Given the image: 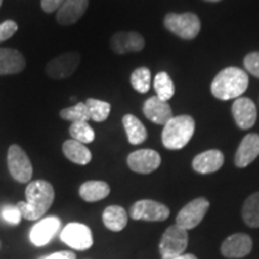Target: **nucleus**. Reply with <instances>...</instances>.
<instances>
[{
  "label": "nucleus",
  "mask_w": 259,
  "mask_h": 259,
  "mask_svg": "<svg viewBox=\"0 0 259 259\" xmlns=\"http://www.w3.org/2000/svg\"><path fill=\"white\" fill-rule=\"evenodd\" d=\"M54 189L46 180H35L28 184L25 189L27 202L17 204L22 218L28 221H37L46 213L54 202Z\"/></svg>",
  "instance_id": "1"
},
{
  "label": "nucleus",
  "mask_w": 259,
  "mask_h": 259,
  "mask_svg": "<svg viewBox=\"0 0 259 259\" xmlns=\"http://www.w3.org/2000/svg\"><path fill=\"white\" fill-rule=\"evenodd\" d=\"M248 87V76L239 67H227L218 73L211 83V93L216 99H238L246 92Z\"/></svg>",
  "instance_id": "2"
},
{
  "label": "nucleus",
  "mask_w": 259,
  "mask_h": 259,
  "mask_svg": "<svg viewBox=\"0 0 259 259\" xmlns=\"http://www.w3.org/2000/svg\"><path fill=\"white\" fill-rule=\"evenodd\" d=\"M194 134V120L190 115L173 116L162 131V144L169 150L186 147Z\"/></svg>",
  "instance_id": "3"
},
{
  "label": "nucleus",
  "mask_w": 259,
  "mask_h": 259,
  "mask_svg": "<svg viewBox=\"0 0 259 259\" xmlns=\"http://www.w3.org/2000/svg\"><path fill=\"white\" fill-rule=\"evenodd\" d=\"M164 27L170 32L183 40H193L200 31V21L198 16L186 14H168L164 17Z\"/></svg>",
  "instance_id": "4"
},
{
  "label": "nucleus",
  "mask_w": 259,
  "mask_h": 259,
  "mask_svg": "<svg viewBox=\"0 0 259 259\" xmlns=\"http://www.w3.org/2000/svg\"><path fill=\"white\" fill-rule=\"evenodd\" d=\"M189 244V234L186 229L176 225L168 227L162 235L158 250L162 257L176 258L185 253Z\"/></svg>",
  "instance_id": "5"
},
{
  "label": "nucleus",
  "mask_w": 259,
  "mask_h": 259,
  "mask_svg": "<svg viewBox=\"0 0 259 259\" xmlns=\"http://www.w3.org/2000/svg\"><path fill=\"white\" fill-rule=\"evenodd\" d=\"M60 240L77 251H87L94 244L92 229L78 222H71L60 233Z\"/></svg>",
  "instance_id": "6"
},
{
  "label": "nucleus",
  "mask_w": 259,
  "mask_h": 259,
  "mask_svg": "<svg viewBox=\"0 0 259 259\" xmlns=\"http://www.w3.org/2000/svg\"><path fill=\"white\" fill-rule=\"evenodd\" d=\"M8 167L16 181L27 184L32 178V164L28 155L19 145L14 144L8 150Z\"/></svg>",
  "instance_id": "7"
},
{
  "label": "nucleus",
  "mask_w": 259,
  "mask_h": 259,
  "mask_svg": "<svg viewBox=\"0 0 259 259\" xmlns=\"http://www.w3.org/2000/svg\"><path fill=\"white\" fill-rule=\"evenodd\" d=\"M170 210L156 200L142 199L136 202L130 210V216L136 221L161 222L169 218Z\"/></svg>",
  "instance_id": "8"
},
{
  "label": "nucleus",
  "mask_w": 259,
  "mask_h": 259,
  "mask_svg": "<svg viewBox=\"0 0 259 259\" xmlns=\"http://www.w3.org/2000/svg\"><path fill=\"white\" fill-rule=\"evenodd\" d=\"M79 63L80 56L78 52H66L47 63L46 74L52 79L67 78L76 72Z\"/></svg>",
  "instance_id": "9"
},
{
  "label": "nucleus",
  "mask_w": 259,
  "mask_h": 259,
  "mask_svg": "<svg viewBox=\"0 0 259 259\" xmlns=\"http://www.w3.org/2000/svg\"><path fill=\"white\" fill-rule=\"evenodd\" d=\"M209 206V200L203 198V197L191 200L178 213L177 225L183 227L186 231L196 228L203 221L204 216L208 212Z\"/></svg>",
  "instance_id": "10"
},
{
  "label": "nucleus",
  "mask_w": 259,
  "mask_h": 259,
  "mask_svg": "<svg viewBox=\"0 0 259 259\" xmlns=\"http://www.w3.org/2000/svg\"><path fill=\"white\" fill-rule=\"evenodd\" d=\"M127 164L135 173L150 174L160 167L161 156L157 151L151 149H141L128 155Z\"/></svg>",
  "instance_id": "11"
},
{
  "label": "nucleus",
  "mask_w": 259,
  "mask_h": 259,
  "mask_svg": "<svg viewBox=\"0 0 259 259\" xmlns=\"http://www.w3.org/2000/svg\"><path fill=\"white\" fill-rule=\"evenodd\" d=\"M61 226L60 220L56 216H48V218L41 219L37 223L32 226L29 239L32 245L42 247V246L50 244L52 239L57 235Z\"/></svg>",
  "instance_id": "12"
},
{
  "label": "nucleus",
  "mask_w": 259,
  "mask_h": 259,
  "mask_svg": "<svg viewBox=\"0 0 259 259\" xmlns=\"http://www.w3.org/2000/svg\"><path fill=\"white\" fill-rule=\"evenodd\" d=\"M233 118L241 130H248L257 121V107L247 97H238L232 106Z\"/></svg>",
  "instance_id": "13"
},
{
  "label": "nucleus",
  "mask_w": 259,
  "mask_h": 259,
  "mask_svg": "<svg viewBox=\"0 0 259 259\" xmlns=\"http://www.w3.org/2000/svg\"><path fill=\"white\" fill-rule=\"evenodd\" d=\"M145 46V40L139 32L120 31L111 38V48L116 54H126L130 52H139Z\"/></svg>",
  "instance_id": "14"
},
{
  "label": "nucleus",
  "mask_w": 259,
  "mask_h": 259,
  "mask_svg": "<svg viewBox=\"0 0 259 259\" xmlns=\"http://www.w3.org/2000/svg\"><path fill=\"white\" fill-rule=\"evenodd\" d=\"M252 251V239L244 233H236L226 239L221 245V253L226 258H242Z\"/></svg>",
  "instance_id": "15"
},
{
  "label": "nucleus",
  "mask_w": 259,
  "mask_h": 259,
  "mask_svg": "<svg viewBox=\"0 0 259 259\" xmlns=\"http://www.w3.org/2000/svg\"><path fill=\"white\" fill-rule=\"evenodd\" d=\"M143 113L150 121L157 125H166L173 118L169 103L158 99L157 96L149 97L143 105Z\"/></svg>",
  "instance_id": "16"
},
{
  "label": "nucleus",
  "mask_w": 259,
  "mask_h": 259,
  "mask_svg": "<svg viewBox=\"0 0 259 259\" xmlns=\"http://www.w3.org/2000/svg\"><path fill=\"white\" fill-rule=\"evenodd\" d=\"M259 155V135L248 134L239 145L235 154V166L239 168H245L251 164Z\"/></svg>",
  "instance_id": "17"
},
{
  "label": "nucleus",
  "mask_w": 259,
  "mask_h": 259,
  "mask_svg": "<svg viewBox=\"0 0 259 259\" xmlns=\"http://www.w3.org/2000/svg\"><path fill=\"white\" fill-rule=\"evenodd\" d=\"M225 156L218 149H211L200 153L193 158L192 167L197 173L210 174L218 171L223 166Z\"/></svg>",
  "instance_id": "18"
},
{
  "label": "nucleus",
  "mask_w": 259,
  "mask_h": 259,
  "mask_svg": "<svg viewBox=\"0 0 259 259\" xmlns=\"http://www.w3.org/2000/svg\"><path fill=\"white\" fill-rule=\"evenodd\" d=\"M89 0H65L57 14V22L61 25L76 23L88 9Z\"/></svg>",
  "instance_id": "19"
},
{
  "label": "nucleus",
  "mask_w": 259,
  "mask_h": 259,
  "mask_svg": "<svg viewBox=\"0 0 259 259\" xmlns=\"http://www.w3.org/2000/svg\"><path fill=\"white\" fill-rule=\"evenodd\" d=\"M27 61L23 54L12 48H0V76L16 74L24 70Z\"/></svg>",
  "instance_id": "20"
},
{
  "label": "nucleus",
  "mask_w": 259,
  "mask_h": 259,
  "mask_svg": "<svg viewBox=\"0 0 259 259\" xmlns=\"http://www.w3.org/2000/svg\"><path fill=\"white\" fill-rule=\"evenodd\" d=\"M63 153L65 157L69 158L71 162L80 164V166L88 164L93 158L92 151L85 147V144L79 143L74 139H69V141L64 142Z\"/></svg>",
  "instance_id": "21"
},
{
  "label": "nucleus",
  "mask_w": 259,
  "mask_h": 259,
  "mask_svg": "<svg viewBox=\"0 0 259 259\" xmlns=\"http://www.w3.org/2000/svg\"><path fill=\"white\" fill-rule=\"evenodd\" d=\"M111 192V187L106 181L100 180H90L85 181L79 187V196L80 198L85 202L94 203L99 202L103 198H106Z\"/></svg>",
  "instance_id": "22"
},
{
  "label": "nucleus",
  "mask_w": 259,
  "mask_h": 259,
  "mask_svg": "<svg viewBox=\"0 0 259 259\" xmlns=\"http://www.w3.org/2000/svg\"><path fill=\"white\" fill-rule=\"evenodd\" d=\"M102 221L109 231L120 232L127 225V212L119 205H109L102 213Z\"/></svg>",
  "instance_id": "23"
},
{
  "label": "nucleus",
  "mask_w": 259,
  "mask_h": 259,
  "mask_svg": "<svg viewBox=\"0 0 259 259\" xmlns=\"http://www.w3.org/2000/svg\"><path fill=\"white\" fill-rule=\"evenodd\" d=\"M122 125H124L130 144L138 145L143 143L145 139H147V128H145V126L142 124V121L139 120L137 116L132 114L124 115V118H122Z\"/></svg>",
  "instance_id": "24"
},
{
  "label": "nucleus",
  "mask_w": 259,
  "mask_h": 259,
  "mask_svg": "<svg viewBox=\"0 0 259 259\" xmlns=\"http://www.w3.org/2000/svg\"><path fill=\"white\" fill-rule=\"evenodd\" d=\"M242 219L252 228H259V192L251 194L242 206Z\"/></svg>",
  "instance_id": "25"
},
{
  "label": "nucleus",
  "mask_w": 259,
  "mask_h": 259,
  "mask_svg": "<svg viewBox=\"0 0 259 259\" xmlns=\"http://www.w3.org/2000/svg\"><path fill=\"white\" fill-rule=\"evenodd\" d=\"M154 88L156 92V96L163 101L170 100L176 94V87L167 72H158L155 76Z\"/></svg>",
  "instance_id": "26"
},
{
  "label": "nucleus",
  "mask_w": 259,
  "mask_h": 259,
  "mask_svg": "<svg viewBox=\"0 0 259 259\" xmlns=\"http://www.w3.org/2000/svg\"><path fill=\"white\" fill-rule=\"evenodd\" d=\"M90 119L96 122L105 121L111 113V103L97 99H88L85 101Z\"/></svg>",
  "instance_id": "27"
},
{
  "label": "nucleus",
  "mask_w": 259,
  "mask_h": 259,
  "mask_svg": "<svg viewBox=\"0 0 259 259\" xmlns=\"http://www.w3.org/2000/svg\"><path fill=\"white\" fill-rule=\"evenodd\" d=\"M70 136L79 143L88 144L95 139V131L88 124V121L72 122V125L70 126Z\"/></svg>",
  "instance_id": "28"
},
{
  "label": "nucleus",
  "mask_w": 259,
  "mask_h": 259,
  "mask_svg": "<svg viewBox=\"0 0 259 259\" xmlns=\"http://www.w3.org/2000/svg\"><path fill=\"white\" fill-rule=\"evenodd\" d=\"M60 118L64 119V120L72 121V122L90 120L89 112H88V108H87L85 102H78L74 106L61 109Z\"/></svg>",
  "instance_id": "29"
},
{
  "label": "nucleus",
  "mask_w": 259,
  "mask_h": 259,
  "mask_svg": "<svg viewBox=\"0 0 259 259\" xmlns=\"http://www.w3.org/2000/svg\"><path fill=\"white\" fill-rule=\"evenodd\" d=\"M131 85L136 92L145 94L151 85V72L148 67H138L131 74Z\"/></svg>",
  "instance_id": "30"
},
{
  "label": "nucleus",
  "mask_w": 259,
  "mask_h": 259,
  "mask_svg": "<svg viewBox=\"0 0 259 259\" xmlns=\"http://www.w3.org/2000/svg\"><path fill=\"white\" fill-rule=\"evenodd\" d=\"M2 218L4 219L5 222H8L9 225L17 226L22 221V213L19 211L17 205H5L2 209Z\"/></svg>",
  "instance_id": "31"
},
{
  "label": "nucleus",
  "mask_w": 259,
  "mask_h": 259,
  "mask_svg": "<svg viewBox=\"0 0 259 259\" xmlns=\"http://www.w3.org/2000/svg\"><path fill=\"white\" fill-rule=\"evenodd\" d=\"M244 66L247 72L259 78V52L248 53L244 59Z\"/></svg>",
  "instance_id": "32"
},
{
  "label": "nucleus",
  "mask_w": 259,
  "mask_h": 259,
  "mask_svg": "<svg viewBox=\"0 0 259 259\" xmlns=\"http://www.w3.org/2000/svg\"><path fill=\"white\" fill-rule=\"evenodd\" d=\"M17 30L18 24L15 21H11V19H8V21L0 23V42H4L11 38Z\"/></svg>",
  "instance_id": "33"
},
{
  "label": "nucleus",
  "mask_w": 259,
  "mask_h": 259,
  "mask_svg": "<svg viewBox=\"0 0 259 259\" xmlns=\"http://www.w3.org/2000/svg\"><path fill=\"white\" fill-rule=\"evenodd\" d=\"M65 0H41V8L47 14H51V12H54L56 10L64 4Z\"/></svg>",
  "instance_id": "34"
},
{
  "label": "nucleus",
  "mask_w": 259,
  "mask_h": 259,
  "mask_svg": "<svg viewBox=\"0 0 259 259\" xmlns=\"http://www.w3.org/2000/svg\"><path fill=\"white\" fill-rule=\"evenodd\" d=\"M40 259H76V254L71 251H60L50 255H45Z\"/></svg>",
  "instance_id": "35"
},
{
  "label": "nucleus",
  "mask_w": 259,
  "mask_h": 259,
  "mask_svg": "<svg viewBox=\"0 0 259 259\" xmlns=\"http://www.w3.org/2000/svg\"><path fill=\"white\" fill-rule=\"evenodd\" d=\"M162 259H198L194 254L191 253H184L181 255H178L176 258H170V257H162Z\"/></svg>",
  "instance_id": "36"
},
{
  "label": "nucleus",
  "mask_w": 259,
  "mask_h": 259,
  "mask_svg": "<svg viewBox=\"0 0 259 259\" xmlns=\"http://www.w3.org/2000/svg\"><path fill=\"white\" fill-rule=\"evenodd\" d=\"M208 2H219V0H208Z\"/></svg>",
  "instance_id": "37"
},
{
  "label": "nucleus",
  "mask_w": 259,
  "mask_h": 259,
  "mask_svg": "<svg viewBox=\"0 0 259 259\" xmlns=\"http://www.w3.org/2000/svg\"><path fill=\"white\" fill-rule=\"evenodd\" d=\"M2 4H3V0H0V6H2Z\"/></svg>",
  "instance_id": "38"
},
{
  "label": "nucleus",
  "mask_w": 259,
  "mask_h": 259,
  "mask_svg": "<svg viewBox=\"0 0 259 259\" xmlns=\"http://www.w3.org/2000/svg\"><path fill=\"white\" fill-rule=\"evenodd\" d=\"M0 245H2V244H0Z\"/></svg>",
  "instance_id": "39"
}]
</instances>
